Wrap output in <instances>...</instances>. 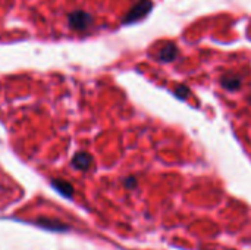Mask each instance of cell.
I'll return each mask as SVG.
<instances>
[{
	"mask_svg": "<svg viewBox=\"0 0 251 250\" xmlns=\"http://www.w3.org/2000/svg\"><path fill=\"white\" fill-rule=\"evenodd\" d=\"M150 9H151V3L147 1V0H143V1H140L138 6L131 12V15L128 16L126 21H137V19H140L141 16H144Z\"/></svg>",
	"mask_w": 251,
	"mask_h": 250,
	"instance_id": "1",
	"label": "cell"
},
{
	"mask_svg": "<svg viewBox=\"0 0 251 250\" xmlns=\"http://www.w3.org/2000/svg\"><path fill=\"white\" fill-rule=\"evenodd\" d=\"M160 59L163 60V62H168V60H172L175 56H176V49H175V46H169V47H166L163 52H160Z\"/></svg>",
	"mask_w": 251,
	"mask_h": 250,
	"instance_id": "2",
	"label": "cell"
},
{
	"mask_svg": "<svg viewBox=\"0 0 251 250\" xmlns=\"http://www.w3.org/2000/svg\"><path fill=\"white\" fill-rule=\"evenodd\" d=\"M222 83H224V85L228 87L229 90H234V88H237V87L240 85V80H234V78H229V77L224 78Z\"/></svg>",
	"mask_w": 251,
	"mask_h": 250,
	"instance_id": "3",
	"label": "cell"
}]
</instances>
